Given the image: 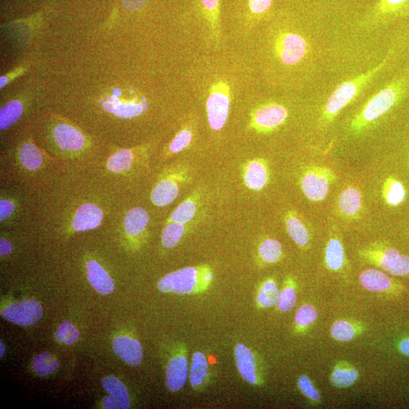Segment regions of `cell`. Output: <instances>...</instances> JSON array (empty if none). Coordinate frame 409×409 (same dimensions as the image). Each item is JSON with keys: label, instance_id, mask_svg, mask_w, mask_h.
<instances>
[{"label": "cell", "instance_id": "obj_1", "mask_svg": "<svg viewBox=\"0 0 409 409\" xmlns=\"http://www.w3.org/2000/svg\"><path fill=\"white\" fill-rule=\"evenodd\" d=\"M37 195L36 224L69 235L109 225L124 201L123 191L105 181L92 169H66Z\"/></svg>", "mask_w": 409, "mask_h": 409}, {"label": "cell", "instance_id": "obj_2", "mask_svg": "<svg viewBox=\"0 0 409 409\" xmlns=\"http://www.w3.org/2000/svg\"><path fill=\"white\" fill-rule=\"evenodd\" d=\"M43 130L45 149L66 169H91L104 154L87 131L56 113L43 122Z\"/></svg>", "mask_w": 409, "mask_h": 409}, {"label": "cell", "instance_id": "obj_3", "mask_svg": "<svg viewBox=\"0 0 409 409\" xmlns=\"http://www.w3.org/2000/svg\"><path fill=\"white\" fill-rule=\"evenodd\" d=\"M2 165L15 181L37 194L66 170L57 158L35 142L29 133L4 157Z\"/></svg>", "mask_w": 409, "mask_h": 409}, {"label": "cell", "instance_id": "obj_4", "mask_svg": "<svg viewBox=\"0 0 409 409\" xmlns=\"http://www.w3.org/2000/svg\"><path fill=\"white\" fill-rule=\"evenodd\" d=\"M154 144L117 147L103 155L91 168L105 181L124 191V184L135 179L149 167Z\"/></svg>", "mask_w": 409, "mask_h": 409}, {"label": "cell", "instance_id": "obj_5", "mask_svg": "<svg viewBox=\"0 0 409 409\" xmlns=\"http://www.w3.org/2000/svg\"><path fill=\"white\" fill-rule=\"evenodd\" d=\"M215 278V273L208 265L189 266L168 273L157 283L163 292L177 295H198L209 290Z\"/></svg>", "mask_w": 409, "mask_h": 409}, {"label": "cell", "instance_id": "obj_6", "mask_svg": "<svg viewBox=\"0 0 409 409\" xmlns=\"http://www.w3.org/2000/svg\"><path fill=\"white\" fill-rule=\"evenodd\" d=\"M404 93L403 82L387 85L373 96L363 108L355 115L350 124V131L359 135L369 128L371 124L387 113L399 102Z\"/></svg>", "mask_w": 409, "mask_h": 409}, {"label": "cell", "instance_id": "obj_7", "mask_svg": "<svg viewBox=\"0 0 409 409\" xmlns=\"http://www.w3.org/2000/svg\"><path fill=\"white\" fill-rule=\"evenodd\" d=\"M387 64V59L375 68L343 82L338 86L325 103L321 120L323 124L332 122L335 118L346 106L357 99L371 80Z\"/></svg>", "mask_w": 409, "mask_h": 409}, {"label": "cell", "instance_id": "obj_8", "mask_svg": "<svg viewBox=\"0 0 409 409\" xmlns=\"http://www.w3.org/2000/svg\"><path fill=\"white\" fill-rule=\"evenodd\" d=\"M188 165L174 164L163 169L153 186L149 200L154 207L163 208L169 206L177 198L183 186L191 180Z\"/></svg>", "mask_w": 409, "mask_h": 409}, {"label": "cell", "instance_id": "obj_9", "mask_svg": "<svg viewBox=\"0 0 409 409\" xmlns=\"http://www.w3.org/2000/svg\"><path fill=\"white\" fill-rule=\"evenodd\" d=\"M230 87L225 80L212 84L207 101V114L209 127L219 131L225 126L230 109Z\"/></svg>", "mask_w": 409, "mask_h": 409}, {"label": "cell", "instance_id": "obj_10", "mask_svg": "<svg viewBox=\"0 0 409 409\" xmlns=\"http://www.w3.org/2000/svg\"><path fill=\"white\" fill-rule=\"evenodd\" d=\"M336 179V174L330 168L309 166L301 176V189L308 200L321 202L327 198Z\"/></svg>", "mask_w": 409, "mask_h": 409}, {"label": "cell", "instance_id": "obj_11", "mask_svg": "<svg viewBox=\"0 0 409 409\" xmlns=\"http://www.w3.org/2000/svg\"><path fill=\"white\" fill-rule=\"evenodd\" d=\"M361 255L395 276H406L409 274V257L403 255L394 248L375 244L362 251Z\"/></svg>", "mask_w": 409, "mask_h": 409}, {"label": "cell", "instance_id": "obj_12", "mask_svg": "<svg viewBox=\"0 0 409 409\" xmlns=\"http://www.w3.org/2000/svg\"><path fill=\"white\" fill-rule=\"evenodd\" d=\"M103 110L114 118L124 120L136 119L148 109V104L137 96H124L121 91H114L101 101Z\"/></svg>", "mask_w": 409, "mask_h": 409}, {"label": "cell", "instance_id": "obj_13", "mask_svg": "<svg viewBox=\"0 0 409 409\" xmlns=\"http://www.w3.org/2000/svg\"><path fill=\"white\" fill-rule=\"evenodd\" d=\"M310 46L306 39L296 32H281L274 41V52L286 66H296L308 54Z\"/></svg>", "mask_w": 409, "mask_h": 409}, {"label": "cell", "instance_id": "obj_14", "mask_svg": "<svg viewBox=\"0 0 409 409\" xmlns=\"http://www.w3.org/2000/svg\"><path fill=\"white\" fill-rule=\"evenodd\" d=\"M288 118L285 106L276 103H266L253 111L251 126L259 133H270L281 127Z\"/></svg>", "mask_w": 409, "mask_h": 409}, {"label": "cell", "instance_id": "obj_15", "mask_svg": "<svg viewBox=\"0 0 409 409\" xmlns=\"http://www.w3.org/2000/svg\"><path fill=\"white\" fill-rule=\"evenodd\" d=\"M43 314V308L38 301L26 299L13 302L1 310L2 317L6 321L21 326H31L38 322Z\"/></svg>", "mask_w": 409, "mask_h": 409}, {"label": "cell", "instance_id": "obj_16", "mask_svg": "<svg viewBox=\"0 0 409 409\" xmlns=\"http://www.w3.org/2000/svg\"><path fill=\"white\" fill-rule=\"evenodd\" d=\"M409 0H378L362 20V26L375 29L396 15L401 14L408 6Z\"/></svg>", "mask_w": 409, "mask_h": 409}, {"label": "cell", "instance_id": "obj_17", "mask_svg": "<svg viewBox=\"0 0 409 409\" xmlns=\"http://www.w3.org/2000/svg\"><path fill=\"white\" fill-rule=\"evenodd\" d=\"M188 353L186 346L182 345L168 361L165 371V385L172 393L179 392L188 381L190 372Z\"/></svg>", "mask_w": 409, "mask_h": 409}, {"label": "cell", "instance_id": "obj_18", "mask_svg": "<svg viewBox=\"0 0 409 409\" xmlns=\"http://www.w3.org/2000/svg\"><path fill=\"white\" fill-rule=\"evenodd\" d=\"M235 359L237 371L247 384L260 386L263 383L261 372L255 353L243 343L235 348Z\"/></svg>", "mask_w": 409, "mask_h": 409}, {"label": "cell", "instance_id": "obj_19", "mask_svg": "<svg viewBox=\"0 0 409 409\" xmlns=\"http://www.w3.org/2000/svg\"><path fill=\"white\" fill-rule=\"evenodd\" d=\"M25 200L20 193L2 189L0 194V225H17L24 215Z\"/></svg>", "mask_w": 409, "mask_h": 409}, {"label": "cell", "instance_id": "obj_20", "mask_svg": "<svg viewBox=\"0 0 409 409\" xmlns=\"http://www.w3.org/2000/svg\"><path fill=\"white\" fill-rule=\"evenodd\" d=\"M268 163L262 158L248 161L244 168V181L248 189L254 191L263 190L269 181Z\"/></svg>", "mask_w": 409, "mask_h": 409}, {"label": "cell", "instance_id": "obj_21", "mask_svg": "<svg viewBox=\"0 0 409 409\" xmlns=\"http://www.w3.org/2000/svg\"><path fill=\"white\" fill-rule=\"evenodd\" d=\"M112 348L117 357L131 366H137L143 361V348L135 338L119 336L114 340Z\"/></svg>", "mask_w": 409, "mask_h": 409}, {"label": "cell", "instance_id": "obj_22", "mask_svg": "<svg viewBox=\"0 0 409 409\" xmlns=\"http://www.w3.org/2000/svg\"><path fill=\"white\" fill-rule=\"evenodd\" d=\"M86 272L88 282L96 291L103 295H109L114 291V281L101 263L94 260L87 261Z\"/></svg>", "mask_w": 409, "mask_h": 409}, {"label": "cell", "instance_id": "obj_23", "mask_svg": "<svg viewBox=\"0 0 409 409\" xmlns=\"http://www.w3.org/2000/svg\"><path fill=\"white\" fill-rule=\"evenodd\" d=\"M189 380L191 386L197 391L203 390L210 381L209 362L204 353L197 351L193 354Z\"/></svg>", "mask_w": 409, "mask_h": 409}, {"label": "cell", "instance_id": "obj_24", "mask_svg": "<svg viewBox=\"0 0 409 409\" xmlns=\"http://www.w3.org/2000/svg\"><path fill=\"white\" fill-rule=\"evenodd\" d=\"M337 208L343 216L350 219L357 218L362 209L360 191L354 186L344 189L338 198Z\"/></svg>", "mask_w": 409, "mask_h": 409}, {"label": "cell", "instance_id": "obj_25", "mask_svg": "<svg viewBox=\"0 0 409 409\" xmlns=\"http://www.w3.org/2000/svg\"><path fill=\"white\" fill-rule=\"evenodd\" d=\"M288 233L293 242L300 247H306L310 242V232L304 220L296 211H288L284 216Z\"/></svg>", "mask_w": 409, "mask_h": 409}, {"label": "cell", "instance_id": "obj_26", "mask_svg": "<svg viewBox=\"0 0 409 409\" xmlns=\"http://www.w3.org/2000/svg\"><path fill=\"white\" fill-rule=\"evenodd\" d=\"M200 199V193L193 192L174 209L168 221L185 225L190 223L197 215Z\"/></svg>", "mask_w": 409, "mask_h": 409}, {"label": "cell", "instance_id": "obj_27", "mask_svg": "<svg viewBox=\"0 0 409 409\" xmlns=\"http://www.w3.org/2000/svg\"><path fill=\"white\" fill-rule=\"evenodd\" d=\"M26 104L20 98L8 101L0 109V131H5L19 121L24 113Z\"/></svg>", "mask_w": 409, "mask_h": 409}, {"label": "cell", "instance_id": "obj_28", "mask_svg": "<svg viewBox=\"0 0 409 409\" xmlns=\"http://www.w3.org/2000/svg\"><path fill=\"white\" fill-rule=\"evenodd\" d=\"M359 281L364 288L372 292H381L392 287V281L378 269H367L362 272Z\"/></svg>", "mask_w": 409, "mask_h": 409}, {"label": "cell", "instance_id": "obj_29", "mask_svg": "<svg viewBox=\"0 0 409 409\" xmlns=\"http://www.w3.org/2000/svg\"><path fill=\"white\" fill-rule=\"evenodd\" d=\"M382 192H383L385 201L390 207L399 206L406 198L404 185L392 176L387 177L385 181Z\"/></svg>", "mask_w": 409, "mask_h": 409}, {"label": "cell", "instance_id": "obj_30", "mask_svg": "<svg viewBox=\"0 0 409 409\" xmlns=\"http://www.w3.org/2000/svg\"><path fill=\"white\" fill-rule=\"evenodd\" d=\"M102 385L106 392L117 400L121 408H130L128 391L119 379L114 376L105 377L102 380Z\"/></svg>", "mask_w": 409, "mask_h": 409}, {"label": "cell", "instance_id": "obj_31", "mask_svg": "<svg viewBox=\"0 0 409 409\" xmlns=\"http://www.w3.org/2000/svg\"><path fill=\"white\" fill-rule=\"evenodd\" d=\"M204 19L207 21L212 37L219 39L221 33L220 0H200Z\"/></svg>", "mask_w": 409, "mask_h": 409}, {"label": "cell", "instance_id": "obj_32", "mask_svg": "<svg viewBox=\"0 0 409 409\" xmlns=\"http://www.w3.org/2000/svg\"><path fill=\"white\" fill-rule=\"evenodd\" d=\"M280 291L272 278L265 281L257 292L255 304L260 308H267L276 305Z\"/></svg>", "mask_w": 409, "mask_h": 409}, {"label": "cell", "instance_id": "obj_33", "mask_svg": "<svg viewBox=\"0 0 409 409\" xmlns=\"http://www.w3.org/2000/svg\"><path fill=\"white\" fill-rule=\"evenodd\" d=\"M325 261L328 268L333 271L342 268L345 261L344 248L337 237L329 239L325 251Z\"/></svg>", "mask_w": 409, "mask_h": 409}, {"label": "cell", "instance_id": "obj_34", "mask_svg": "<svg viewBox=\"0 0 409 409\" xmlns=\"http://www.w3.org/2000/svg\"><path fill=\"white\" fill-rule=\"evenodd\" d=\"M283 247L277 239L267 238L259 246L258 254L260 260L265 264L278 262L283 257Z\"/></svg>", "mask_w": 409, "mask_h": 409}, {"label": "cell", "instance_id": "obj_35", "mask_svg": "<svg viewBox=\"0 0 409 409\" xmlns=\"http://www.w3.org/2000/svg\"><path fill=\"white\" fill-rule=\"evenodd\" d=\"M185 224L168 221L163 230L161 236L162 245L165 248H172L180 243L185 235Z\"/></svg>", "mask_w": 409, "mask_h": 409}, {"label": "cell", "instance_id": "obj_36", "mask_svg": "<svg viewBox=\"0 0 409 409\" xmlns=\"http://www.w3.org/2000/svg\"><path fill=\"white\" fill-rule=\"evenodd\" d=\"M193 132L191 127H184L177 133L167 148L164 151L165 158L182 152L183 150L188 148L192 144Z\"/></svg>", "mask_w": 409, "mask_h": 409}, {"label": "cell", "instance_id": "obj_37", "mask_svg": "<svg viewBox=\"0 0 409 409\" xmlns=\"http://www.w3.org/2000/svg\"><path fill=\"white\" fill-rule=\"evenodd\" d=\"M359 378V373L353 368L337 366L332 373V385L338 388H346L352 386Z\"/></svg>", "mask_w": 409, "mask_h": 409}, {"label": "cell", "instance_id": "obj_38", "mask_svg": "<svg viewBox=\"0 0 409 409\" xmlns=\"http://www.w3.org/2000/svg\"><path fill=\"white\" fill-rule=\"evenodd\" d=\"M32 364L34 370L40 376L49 375L59 367V361L48 352L36 355L33 359Z\"/></svg>", "mask_w": 409, "mask_h": 409}, {"label": "cell", "instance_id": "obj_39", "mask_svg": "<svg viewBox=\"0 0 409 409\" xmlns=\"http://www.w3.org/2000/svg\"><path fill=\"white\" fill-rule=\"evenodd\" d=\"M297 304V291L292 281L288 280L285 287L280 292L276 306L283 313L289 312Z\"/></svg>", "mask_w": 409, "mask_h": 409}, {"label": "cell", "instance_id": "obj_40", "mask_svg": "<svg viewBox=\"0 0 409 409\" xmlns=\"http://www.w3.org/2000/svg\"><path fill=\"white\" fill-rule=\"evenodd\" d=\"M80 333L77 329L69 322H64L59 325L55 334L56 340L59 342H65L68 345H72L78 339Z\"/></svg>", "mask_w": 409, "mask_h": 409}, {"label": "cell", "instance_id": "obj_41", "mask_svg": "<svg viewBox=\"0 0 409 409\" xmlns=\"http://www.w3.org/2000/svg\"><path fill=\"white\" fill-rule=\"evenodd\" d=\"M332 335L336 341H350L355 335V330L349 322L338 321L332 327Z\"/></svg>", "mask_w": 409, "mask_h": 409}, {"label": "cell", "instance_id": "obj_42", "mask_svg": "<svg viewBox=\"0 0 409 409\" xmlns=\"http://www.w3.org/2000/svg\"><path fill=\"white\" fill-rule=\"evenodd\" d=\"M318 317L316 309L310 305H304L299 308L295 316L297 327L304 328L313 323Z\"/></svg>", "mask_w": 409, "mask_h": 409}, {"label": "cell", "instance_id": "obj_43", "mask_svg": "<svg viewBox=\"0 0 409 409\" xmlns=\"http://www.w3.org/2000/svg\"><path fill=\"white\" fill-rule=\"evenodd\" d=\"M273 0H248V8L254 19L260 20L268 16L272 10Z\"/></svg>", "mask_w": 409, "mask_h": 409}, {"label": "cell", "instance_id": "obj_44", "mask_svg": "<svg viewBox=\"0 0 409 409\" xmlns=\"http://www.w3.org/2000/svg\"><path fill=\"white\" fill-rule=\"evenodd\" d=\"M297 385L304 396L311 400H314V401H318L320 395L318 390L313 386V382L307 376H301L298 380Z\"/></svg>", "mask_w": 409, "mask_h": 409}, {"label": "cell", "instance_id": "obj_45", "mask_svg": "<svg viewBox=\"0 0 409 409\" xmlns=\"http://www.w3.org/2000/svg\"><path fill=\"white\" fill-rule=\"evenodd\" d=\"M26 70L27 68L24 66L17 67L14 70H12V72L1 76V77H0V88L3 89L8 84L13 82L17 77L23 75Z\"/></svg>", "mask_w": 409, "mask_h": 409}, {"label": "cell", "instance_id": "obj_46", "mask_svg": "<svg viewBox=\"0 0 409 409\" xmlns=\"http://www.w3.org/2000/svg\"><path fill=\"white\" fill-rule=\"evenodd\" d=\"M148 0H122L124 8L130 12H135L147 3Z\"/></svg>", "mask_w": 409, "mask_h": 409}, {"label": "cell", "instance_id": "obj_47", "mask_svg": "<svg viewBox=\"0 0 409 409\" xmlns=\"http://www.w3.org/2000/svg\"><path fill=\"white\" fill-rule=\"evenodd\" d=\"M13 251V245L12 242L2 235L1 237H0V255L6 256L10 255Z\"/></svg>", "mask_w": 409, "mask_h": 409}, {"label": "cell", "instance_id": "obj_48", "mask_svg": "<svg viewBox=\"0 0 409 409\" xmlns=\"http://www.w3.org/2000/svg\"><path fill=\"white\" fill-rule=\"evenodd\" d=\"M103 406L105 408L109 409H118L121 408L119 404L117 403V400H115L111 396H105L103 399Z\"/></svg>", "mask_w": 409, "mask_h": 409}, {"label": "cell", "instance_id": "obj_49", "mask_svg": "<svg viewBox=\"0 0 409 409\" xmlns=\"http://www.w3.org/2000/svg\"><path fill=\"white\" fill-rule=\"evenodd\" d=\"M399 350L402 353L409 357V339L404 340L399 343Z\"/></svg>", "mask_w": 409, "mask_h": 409}, {"label": "cell", "instance_id": "obj_50", "mask_svg": "<svg viewBox=\"0 0 409 409\" xmlns=\"http://www.w3.org/2000/svg\"><path fill=\"white\" fill-rule=\"evenodd\" d=\"M5 350V344L3 343V341H0V357H3Z\"/></svg>", "mask_w": 409, "mask_h": 409}]
</instances>
